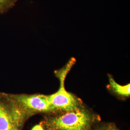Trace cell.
I'll list each match as a JSON object with an SVG mask.
<instances>
[{"label":"cell","mask_w":130,"mask_h":130,"mask_svg":"<svg viewBox=\"0 0 130 130\" xmlns=\"http://www.w3.org/2000/svg\"><path fill=\"white\" fill-rule=\"evenodd\" d=\"M91 120L87 112L78 109L50 119L47 123L50 129L55 130H88Z\"/></svg>","instance_id":"6da1fadb"},{"label":"cell","mask_w":130,"mask_h":130,"mask_svg":"<svg viewBox=\"0 0 130 130\" xmlns=\"http://www.w3.org/2000/svg\"><path fill=\"white\" fill-rule=\"evenodd\" d=\"M11 97L26 112H47L54 109L47 96L42 95H18Z\"/></svg>","instance_id":"7a4b0ae2"},{"label":"cell","mask_w":130,"mask_h":130,"mask_svg":"<svg viewBox=\"0 0 130 130\" xmlns=\"http://www.w3.org/2000/svg\"><path fill=\"white\" fill-rule=\"evenodd\" d=\"M48 100L54 110L59 109L71 111L78 109V103L74 96L65 90L64 85H60L59 90L47 96Z\"/></svg>","instance_id":"3957f363"},{"label":"cell","mask_w":130,"mask_h":130,"mask_svg":"<svg viewBox=\"0 0 130 130\" xmlns=\"http://www.w3.org/2000/svg\"><path fill=\"white\" fill-rule=\"evenodd\" d=\"M10 111L6 94L0 93V130H19Z\"/></svg>","instance_id":"277c9868"},{"label":"cell","mask_w":130,"mask_h":130,"mask_svg":"<svg viewBox=\"0 0 130 130\" xmlns=\"http://www.w3.org/2000/svg\"><path fill=\"white\" fill-rule=\"evenodd\" d=\"M109 79L111 87L116 93L125 96L130 95V84L125 86H121L117 84L111 76H109Z\"/></svg>","instance_id":"5b68a950"},{"label":"cell","mask_w":130,"mask_h":130,"mask_svg":"<svg viewBox=\"0 0 130 130\" xmlns=\"http://www.w3.org/2000/svg\"><path fill=\"white\" fill-rule=\"evenodd\" d=\"M75 62V59L74 58H71L67 64L61 70L56 71L55 73L59 79L61 85H64L66 77Z\"/></svg>","instance_id":"8992f818"},{"label":"cell","mask_w":130,"mask_h":130,"mask_svg":"<svg viewBox=\"0 0 130 130\" xmlns=\"http://www.w3.org/2000/svg\"><path fill=\"white\" fill-rule=\"evenodd\" d=\"M18 0H0V14L6 12L12 8Z\"/></svg>","instance_id":"52a82bcc"},{"label":"cell","mask_w":130,"mask_h":130,"mask_svg":"<svg viewBox=\"0 0 130 130\" xmlns=\"http://www.w3.org/2000/svg\"><path fill=\"white\" fill-rule=\"evenodd\" d=\"M31 130H44L41 125H37L32 128Z\"/></svg>","instance_id":"ba28073f"},{"label":"cell","mask_w":130,"mask_h":130,"mask_svg":"<svg viewBox=\"0 0 130 130\" xmlns=\"http://www.w3.org/2000/svg\"><path fill=\"white\" fill-rule=\"evenodd\" d=\"M96 130H105V129L104 128H101V129H98Z\"/></svg>","instance_id":"9c48e42d"}]
</instances>
